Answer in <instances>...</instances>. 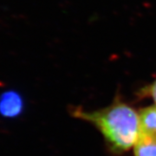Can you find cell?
Segmentation results:
<instances>
[{"mask_svg":"<svg viewBox=\"0 0 156 156\" xmlns=\"http://www.w3.org/2000/svg\"><path fill=\"white\" fill-rule=\"evenodd\" d=\"M134 156H156V138L140 134L134 146Z\"/></svg>","mask_w":156,"mask_h":156,"instance_id":"cell-4","label":"cell"},{"mask_svg":"<svg viewBox=\"0 0 156 156\" xmlns=\"http://www.w3.org/2000/svg\"><path fill=\"white\" fill-rule=\"evenodd\" d=\"M73 115L93 124L116 153L134 147L139 137V113L122 101H115L110 106L95 111L76 108Z\"/></svg>","mask_w":156,"mask_h":156,"instance_id":"cell-1","label":"cell"},{"mask_svg":"<svg viewBox=\"0 0 156 156\" xmlns=\"http://www.w3.org/2000/svg\"><path fill=\"white\" fill-rule=\"evenodd\" d=\"M140 95L144 97H150L153 101H154L156 104V78L148 85L145 86L140 90Z\"/></svg>","mask_w":156,"mask_h":156,"instance_id":"cell-5","label":"cell"},{"mask_svg":"<svg viewBox=\"0 0 156 156\" xmlns=\"http://www.w3.org/2000/svg\"><path fill=\"white\" fill-rule=\"evenodd\" d=\"M139 117L140 134L156 138V106L141 109Z\"/></svg>","mask_w":156,"mask_h":156,"instance_id":"cell-3","label":"cell"},{"mask_svg":"<svg viewBox=\"0 0 156 156\" xmlns=\"http://www.w3.org/2000/svg\"><path fill=\"white\" fill-rule=\"evenodd\" d=\"M22 95L15 90L5 91L0 95V115L6 118H15L23 110Z\"/></svg>","mask_w":156,"mask_h":156,"instance_id":"cell-2","label":"cell"}]
</instances>
